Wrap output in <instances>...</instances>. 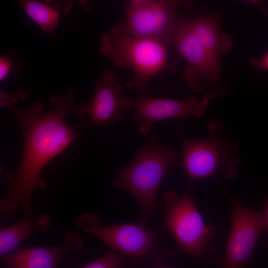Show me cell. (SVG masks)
Returning a JSON list of instances; mask_svg holds the SVG:
<instances>
[{
  "label": "cell",
  "mask_w": 268,
  "mask_h": 268,
  "mask_svg": "<svg viewBox=\"0 0 268 268\" xmlns=\"http://www.w3.org/2000/svg\"><path fill=\"white\" fill-rule=\"evenodd\" d=\"M22 63L16 53L11 49L7 50L0 57V80L1 82L8 76L16 74Z\"/></svg>",
  "instance_id": "16"
},
{
  "label": "cell",
  "mask_w": 268,
  "mask_h": 268,
  "mask_svg": "<svg viewBox=\"0 0 268 268\" xmlns=\"http://www.w3.org/2000/svg\"><path fill=\"white\" fill-rule=\"evenodd\" d=\"M129 261L125 257L111 250L102 257L81 268H127Z\"/></svg>",
  "instance_id": "17"
},
{
  "label": "cell",
  "mask_w": 268,
  "mask_h": 268,
  "mask_svg": "<svg viewBox=\"0 0 268 268\" xmlns=\"http://www.w3.org/2000/svg\"><path fill=\"white\" fill-rule=\"evenodd\" d=\"M250 62L253 67L262 70H268V52L261 57H253Z\"/></svg>",
  "instance_id": "19"
},
{
  "label": "cell",
  "mask_w": 268,
  "mask_h": 268,
  "mask_svg": "<svg viewBox=\"0 0 268 268\" xmlns=\"http://www.w3.org/2000/svg\"><path fill=\"white\" fill-rule=\"evenodd\" d=\"M208 104L207 97L200 99L193 95L187 96L183 101L139 95L134 99V118L138 124L139 133L145 135L152 126L160 121L176 118L188 119L192 117L201 118Z\"/></svg>",
  "instance_id": "11"
},
{
  "label": "cell",
  "mask_w": 268,
  "mask_h": 268,
  "mask_svg": "<svg viewBox=\"0 0 268 268\" xmlns=\"http://www.w3.org/2000/svg\"><path fill=\"white\" fill-rule=\"evenodd\" d=\"M77 226L84 232L100 239L111 250L125 257L130 261H149L160 267L173 253L162 249L158 244V233L150 230L146 222H137L114 225H101L95 215L85 213L77 218Z\"/></svg>",
  "instance_id": "6"
},
{
  "label": "cell",
  "mask_w": 268,
  "mask_h": 268,
  "mask_svg": "<svg viewBox=\"0 0 268 268\" xmlns=\"http://www.w3.org/2000/svg\"><path fill=\"white\" fill-rule=\"evenodd\" d=\"M219 185L232 205L231 227L222 268H242L250 261L260 236L265 230L264 217L237 202Z\"/></svg>",
  "instance_id": "9"
},
{
  "label": "cell",
  "mask_w": 268,
  "mask_h": 268,
  "mask_svg": "<svg viewBox=\"0 0 268 268\" xmlns=\"http://www.w3.org/2000/svg\"><path fill=\"white\" fill-rule=\"evenodd\" d=\"M189 189L188 186L180 196L172 191L164 193V221L162 228L172 235L181 252L215 265L220 258L218 251L211 243L215 228L204 221Z\"/></svg>",
  "instance_id": "4"
},
{
  "label": "cell",
  "mask_w": 268,
  "mask_h": 268,
  "mask_svg": "<svg viewBox=\"0 0 268 268\" xmlns=\"http://www.w3.org/2000/svg\"><path fill=\"white\" fill-rule=\"evenodd\" d=\"M51 223V219L48 215L40 214L36 217L21 219L14 224L0 229V258L14 250L21 242L34 234L46 232Z\"/></svg>",
  "instance_id": "14"
},
{
  "label": "cell",
  "mask_w": 268,
  "mask_h": 268,
  "mask_svg": "<svg viewBox=\"0 0 268 268\" xmlns=\"http://www.w3.org/2000/svg\"><path fill=\"white\" fill-rule=\"evenodd\" d=\"M224 129L223 122L213 120L206 126L205 137L187 139L181 136V166L190 182L212 177L217 172L228 179L238 175L240 145L226 137Z\"/></svg>",
  "instance_id": "5"
},
{
  "label": "cell",
  "mask_w": 268,
  "mask_h": 268,
  "mask_svg": "<svg viewBox=\"0 0 268 268\" xmlns=\"http://www.w3.org/2000/svg\"><path fill=\"white\" fill-rule=\"evenodd\" d=\"M168 50L159 42L134 36L126 21L101 35L98 49L115 66L133 71L134 77L126 85L141 95H146L148 84L155 76L170 68Z\"/></svg>",
  "instance_id": "2"
},
{
  "label": "cell",
  "mask_w": 268,
  "mask_h": 268,
  "mask_svg": "<svg viewBox=\"0 0 268 268\" xmlns=\"http://www.w3.org/2000/svg\"><path fill=\"white\" fill-rule=\"evenodd\" d=\"M217 14L199 13L186 18V22L204 49L219 59L220 54L229 52L232 47L231 36L220 28Z\"/></svg>",
  "instance_id": "13"
},
{
  "label": "cell",
  "mask_w": 268,
  "mask_h": 268,
  "mask_svg": "<svg viewBox=\"0 0 268 268\" xmlns=\"http://www.w3.org/2000/svg\"><path fill=\"white\" fill-rule=\"evenodd\" d=\"M82 238L69 231L63 241L50 246L16 249L2 258L5 268H56L67 255L81 251Z\"/></svg>",
  "instance_id": "12"
},
{
  "label": "cell",
  "mask_w": 268,
  "mask_h": 268,
  "mask_svg": "<svg viewBox=\"0 0 268 268\" xmlns=\"http://www.w3.org/2000/svg\"><path fill=\"white\" fill-rule=\"evenodd\" d=\"M74 99L71 88L52 94L49 101L53 108L46 113L44 106L38 102L30 103L26 110L14 105H5L15 115L21 127L23 149L17 170L7 177L9 191L0 200L2 219L7 218L19 206L25 215L34 217L32 195L36 189L47 187L40 176L42 171L78 135L65 122L67 115L76 112V105H72Z\"/></svg>",
  "instance_id": "1"
},
{
  "label": "cell",
  "mask_w": 268,
  "mask_h": 268,
  "mask_svg": "<svg viewBox=\"0 0 268 268\" xmlns=\"http://www.w3.org/2000/svg\"><path fill=\"white\" fill-rule=\"evenodd\" d=\"M18 3L29 17L50 35L55 34L60 15L67 14L72 6L70 0H21Z\"/></svg>",
  "instance_id": "15"
},
{
  "label": "cell",
  "mask_w": 268,
  "mask_h": 268,
  "mask_svg": "<svg viewBox=\"0 0 268 268\" xmlns=\"http://www.w3.org/2000/svg\"><path fill=\"white\" fill-rule=\"evenodd\" d=\"M122 88L113 70H104L97 79L93 99L76 105L75 114L81 118L90 117L97 126L124 121L127 111L133 106L134 98L123 94Z\"/></svg>",
  "instance_id": "10"
},
{
  "label": "cell",
  "mask_w": 268,
  "mask_h": 268,
  "mask_svg": "<svg viewBox=\"0 0 268 268\" xmlns=\"http://www.w3.org/2000/svg\"><path fill=\"white\" fill-rule=\"evenodd\" d=\"M158 268H172L170 267L162 266V267H158Z\"/></svg>",
  "instance_id": "21"
},
{
  "label": "cell",
  "mask_w": 268,
  "mask_h": 268,
  "mask_svg": "<svg viewBox=\"0 0 268 268\" xmlns=\"http://www.w3.org/2000/svg\"><path fill=\"white\" fill-rule=\"evenodd\" d=\"M191 2L175 0H133L123 6L126 22L135 37L160 43L169 50L176 28L184 15L177 12L182 4Z\"/></svg>",
  "instance_id": "8"
},
{
  "label": "cell",
  "mask_w": 268,
  "mask_h": 268,
  "mask_svg": "<svg viewBox=\"0 0 268 268\" xmlns=\"http://www.w3.org/2000/svg\"><path fill=\"white\" fill-rule=\"evenodd\" d=\"M263 215L265 221V230L268 233V197L265 203Z\"/></svg>",
  "instance_id": "20"
},
{
  "label": "cell",
  "mask_w": 268,
  "mask_h": 268,
  "mask_svg": "<svg viewBox=\"0 0 268 268\" xmlns=\"http://www.w3.org/2000/svg\"><path fill=\"white\" fill-rule=\"evenodd\" d=\"M29 93L25 90H19L14 92L0 90V106L4 108L7 104L13 105L21 100H25L28 98Z\"/></svg>",
  "instance_id": "18"
},
{
  "label": "cell",
  "mask_w": 268,
  "mask_h": 268,
  "mask_svg": "<svg viewBox=\"0 0 268 268\" xmlns=\"http://www.w3.org/2000/svg\"><path fill=\"white\" fill-rule=\"evenodd\" d=\"M178 158L175 149L161 145L154 134L138 149L128 164L117 170L112 185L127 190L135 199L140 220L147 222L156 211L159 187L167 172L177 164Z\"/></svg>",
  "instance_id": "3"
},
{
  "label": "cell",
  "mask_w": 268,
  "mask_h": 268,
  "mask_svg": "<svg viewBox=\"0 0 268 268\" xmlns=\"http://www.w3.org/2000/svg\"><path fill=\"white\" fill-rule=\"evenodd\" d=\"M183 15L175 30L172 44L188 63L184 78L194 92H202L207 98L225 95V89L219 85L221 68L219 59L209 53L192 32Z\"/></svg>",
  "instance_id": "7"
}]
</instances>
